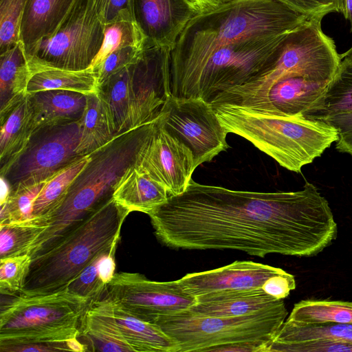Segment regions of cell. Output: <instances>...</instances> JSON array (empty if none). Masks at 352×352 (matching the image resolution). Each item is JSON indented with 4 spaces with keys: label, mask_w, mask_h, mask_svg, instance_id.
I'll list each match as a JSON object with an SVG mask.
<instances>
[{
    "label": "cell",
    "mask_w": 352,
    "mask_h": 352,
    "mask_svg": "<svg viewBox=\"0 0 352 352\" xmlns=\"http://www.w3.org/2000/svg\"><path fill=\"white\" fill-rule=\"evenodd\" d=\"M147 214L157 239L173 249L313 256L338 234L328 201L308 182L298 191L261 192L191 179L182 193Z\"/></svg>",
    "instance_id": "1"
},
{
    "label": "cell",
    "mask_w": 352,
    "mask_h": 352,
    "mask_svg": "<svg viewBox=\"0 0 352 352\" xmlns=\"http://www.w3.org/2000/svg\"><path fill=\"white\" fill-rule=\"evenodd\" d=\"M311 19L277 0H226L196 14L170 53V94L190 78L217 49L248 39L289 32Z\"/></svg>",
    "instance_id": "2"
},
{
    "label": "cell",
    "mask_w": 352,
    "mask_h": 352,
    "mask_svg": "<svg viewBox=\"0 0 352 352\" xmlns=\"http://www.w3.org/2000/svg\"><path fill=\"white\" fill-rule=\"evenodd\" d=\"M152 122L118 134L89 155L87 164L63 198L43 216L47 228L30 248L28 254L32 258L51 248L113 197L122 176L135 165Z\"/></svg>",
    "instance_id": "3"
},
{
    "label": "cell",
    "mask_w": 352,
    "mask_h": 352,
    "mask_svg": "<svg viewBox=\"0 0 352 352\" xmlns=\"http://www.w3.org/2000/svg\"><path fill=\"white\" fill-rule=\"evenodd\" d=\"M211 105L228 133L244 138L295 173L320 157L339 138L338 129L324 120L228 103Z\"/></svg>",
    "instance_id": "4"
},
{
    "label": "cell",
    "mask_w": 352,
    "mask_h": 352,
    "mask_svg": "<svg viewBox=\"0 0 352 352\" xmlns=\"http://www.w3.org/2000/svg\"><path fill=\"white\" fill-rule=\"evenodd\" d=\"M130 212L113 197L43 253L32 258L21 292L39 295L67 288L98 254L117 248Z\"/></svg>",
    "instance_id": "5"
},
{
    "label": "cell",
    "mask_w": 352,
    "mask_h": 352,
    "mask_svg": "<svg viewBox=\"0 0 352 352\" xmlns=\"http://www.w3.org/2000/svg\"><path fill=\"white\" fill-rule=\"evenodd\" d=\"M322 19H312L285 36L274 62L242 85L226 91L210 103H228L257 110L279 111L269 100L278 82L301 76L315 81H331L342 60L332 38L322 30Z\"/></svg>",
    "instance_id": "6"
},
{
    "label": "cell",
    "mask_w": 352,
    "mask_h": 352,
    "mask_svg": "<svg viewBox=\"0 0 352 352\" xmlns=\"http://www.w3.org/2000/svg\"><path fill=\"white\" fill-rule=\"evenodd\" d=\"M10 296L1 302L0 347L77 338L91 302L67 288L46 294Z\"/></svg>",
    "instance_id": "7"
},
{
    "label": "cell",
    "mask_w": 352,
    "mask_h": 352,
    "mask_svg": "<svg viewBox=\"0 0 352 352\" xmlns=\"http://www.w3.org/2000/svg\"><path fill=\"white\" fill-rule=\"evenodd\" d=\"M287 315L283 300L248 315L206 316L187 310L161 316L154 324L177 344L179 352L212 351L217 347L238 342H261L268 347Z\"/></svg>",
    "instance_id": "8"
},
{
    "label": "cell",
    "mask_w": 352,
    "mask_h": 352,
    "mask_svg": "<svg viewBox=\"0 0 352 352\" xmlns=\"http://www.w3.org/2000/svg\"><path fill=\"white\" fill-rule=\"evenodd\" d=\"M288 33L219 47L171 96L201 98L211 103L220 94L243 85L267 69L276 60Z\"/></svg>",
    "instance_id": "9"
},
{
    "label": "cell",
    "mask_w": 352,
    "mask_h": 352,
    "mask_svg": "<svg viewBox=\"0 0 352 352\" xmlns=\"http://www.w3.org/2000/svg\"><path fill=\"white\" fill-rule=\"evenodd\" d=\"M104 37L94 0H76L56 31L25 47L31 76L46 69L89 68Z\"/></svg>",
    "instance_id": "10"
},
{
    "label": "cell",
    "mask_w": 352,
    "mask_h": 352,
    "mask_svg": "<svg viewBox=\"0 0 352 352\" xmlns=\"http://www.w3.org/2000/svg\"><path fill=\"white\" fill-rule=\"evenodd\" d=\"M79 141L80 121L39 129L0 175L12 191L45 182L81 157L77 153Z\"/></svg>",
    "instance_id": "11"
},
{
    "label": "cell",
    "mask_w": 352,
    "mask_h": 352,
    "mask_svg": "<svg viewBox=\"0 0 352 352\" xmlns=\"http://www.w3.org/2000/svg\"><path fill=\"white\" fill-rule=\"evenodd\" d=\"M158 120L170 135L190 150L195 168L229 148L228 133L211 104L201 98L170 96Z\"/></svg>",
    "instance_id": "12"
},
{
    "label": "cell",
    "mask_w": 352,
    "mask_h": 352,
    "mask_svg": "<svg viewBox=\"0 0 352 352\" xmlns=\"http://www.w3.org/2000/svg\"><path fill=\"white\" fill-rule=\"evenodd\" d=\"M101 298L153 324L160 316L189 310L197 302L178 280L159 282L139 273L125 272L115 274Z\"/></svg>",
    "instance_id": "13"
},
{
    "label": "cell",
    "mask_w": 352,
    "mask_h": 352,
    "mask_svg": "<svg viewBox=\"0 0 352 352\" xmlns=\"http://www.w3.org/2000/svg\"><path fill=\"white\" fill-rule=\"evenodd\" d=\"M135 167L163 184L170 197L186 189L196 169L190 150L170 135L158 118L152 122Z\"/></svg>",
    "instance_id": "14"
},
{
    "label": "cell",
    "mask_w": 352,
    "mask_h": 352,
    "mask_svg": "<svg viewBox=\"0 0 352 352\" xmlns=\"http://www.w3.org/2000/svg\"><path fill=\"white\" fill-rule=\"evenodd\" d=\"M170 53L166 47H145L131 65V129L157 118L171 96Z\"/></svg>",
    "instance_id": "15"
},
{
    "label": "cell",
    "mask_w": 352,
    "mask_h": 352,
    "mask_svg": "<svg viewBox=\"0 0 352 352\" xmlns=\"http://www.w3.org/2000/svg\"><path fill=\"white\" fill-rule=\"evenodd\" d=\"M82 321L125 344L131 351H179L177 344L159 326L129 314L104 298L90 302Z\"/></svg>",
    "instance_id": "16"
},
{
    "label": "cell",
    "mask_w": 352,
    "mask_h": 352,
    "mask_svg": "<svg viewBox=\"0 0 352 352\" xmlns=\"http://www.w3.org/2000/svg\"><path fill=\"white\" fill-rule=\"evenodd\" d=\"M132 13L144 36V48L157 46L170 51L196 14L187 0H132Z\"/></svg>",
    "instance_id": "17"
},
{
    "label": "cell",
    "mask_w": 352,
    "mask_h": 352,
    "mask_svg": "<svg viewBox=\"0 0 352 352\" xmlns=\"http://www.w3.org/2000/svg\"><path fill=\"white\" fill-rule=\"evenodd\" d=\"M284 272L263 263L236 261L217 269L187 274L178 280L187 293L196 297L223 290L262 288L269 278Z\"/></svg>",
    "instance_id": "18"
},
{
    "label": "cell",
    "mask_w": 352,
    "mask_h": 352,
    "mask_svg": "<svg viewBox=\"0 0 352 352\" xmlns=\"http://www.w3.org/2000/svg\"><path fill=\"white\" fill-rule=\"evenodd\" d=\"M189 311L199 316L231 317L253 314L279 304L278 299L262 288L223 290L196 296Z\"/></svg>",
    "instance_id": "19"
},
{
    "label": "cell",
    "mask_w": 352,
    "mask_h": 352,
    "mask_svg": "<svg viewBox=\"0 0 352 352\" xmlns=\"http://www.w3.org/2000/svg\"><path fill=\"white\" fill-rule=\"evenodd\" d=\"M331 81H315L301 76L278 82L269 93L272 104L285 116L311 118L320 111Z\"/></svg>",
    "instance_id": "20"
},
{
    "label": "cell",
    "mask_w": 352,
    "mask_h": 352,
    "mask_svg": "<svg viewBox=\"0 0 352 352\" xmlns=\"http://www.w3.org/2000/svg\"><path fill=\"white\" fill-rule=\"evenodd\" d=\"M87 97L78 92L60 89L27 94L34 131L80 121L86 107Z\"/></svg>",
    "instance_id": "21"
},
{
    "label": "cell",
    "mask_w": 352,
    "mask_h": 352,
    "mask_svg": "<svg viewBox=\"0 0 352 352\" xmlns=\"http://www.w3.org/2000/svg\"><path fill=\"white\" fill-rule=\"evenodd\" d=\"M167 188L148 175L139 171L135 166L122 176L113 192V198L130 212L146 214L169 198Z\"/></svg>",
    "instance_id": "22"
},
{
    "label": "cell",
    "mask_w": 352,
    "mask_h": 352,
    "mask_svg": "<svg viewBox=\"0 0 352 352\" xmlns=\"http://www.w3.org/2000/svg\"><path fill=\"white\" fill-rule=\"evenodd\" d=\"M30 78L31 72L21 41L0 54V119L26 96Z\"/></svg>",
    "instance_id": "23"
},
{
    "label": "cell",
    "mask_w": 352,
    "mask_h": 352,
    "mask_svg": "<svg viewBox=\"0 0 352 352\" xmlns=\"http://www.w3.org/2000/svg\"><path fill=\"white\" fill-rule=\"evenodd\" d=\"M118 135L106 102L98 93L87 96L84 114L80 120L78 154L80 157L88 155L106 145Z\"/></svg>",
    "instance_id": "24"
},
{
    "label": "cell",
    "mask_w": 352,
    "mask_h": 352,
    "mask_svg": "<svg viewBox=\"0 0 352 352\" xmlns=\"http://www.w3.org/2000/svg\"><path fill=\"white\" fill-rule=\"evenodd\" d=\"M76 0H28L21 28V41L27 47L52 35Z\"/></svg>",
    "instance_id": "25"
},
{
    "label": "cell",
    "mask_w": 352,
    "mask_h": 352,
    "mask_svg": "<svg viewBox=\"0 0 352 352\" xmlns=\"http://www.w3.org/2000/svg\"><path fill=\"white\" fill-rule=\"evenodd\" d=\"M0 170H2L22 153L34 133L27 95L0 119Z\"/></svg>",
    "instance_id": "26"
},
{
    "label": "cell",
    "mask_w": 352,
    "mask_h": 352,
    "mask_svg": "<svg viewBox=\"0 0 352 352\" xmlns=\"http://www.w3.org/2000/svg\"><path fill=\"white\" fill-rule=\"evenodd\" d=\"M53 89L75 91L87 96L98 94L99 83L96 72L91 67L82 70H41L31 76L27 94Z\"/></svg>",
    "instance_id": "27"
},
{
    "label": "cell",
    "mask_w": 352,
    "mask_h": 352,
    "mask_svg": "<svg viewBox=\"0 0 352 352\" xmlns=\"http://www.w3.org/2000/svg\"><path fill=\"white\" fill-rule=\"evenodd\" d=\"M286 321L299 325L328 322L352 324V301L302 300L294 305Z\"/></svg>",
    "instance_id": "28"
},
{
    "label": "cell",
    "mask_w": 352,
    "mask_h": 352,
    "mask_svg": "<svg viewBox=\"0 0 352 352\" xmlns=\"http://www.w3.org/2000/svg\"><path fill=\"white\" fill-rule=\"evenodd\" d=\"M131 66L113 74L99 85L98 94L110 109L118 134L131 130Z\"/></svg>",
    "instance_id": "29"
},
{
    "label": "cell",
    "mask_w": 352,
    "mask_h": 352,
    "mask_svg": "<svg viewBox=\"0 0 352 352\" xmlns=\"http://www.w3.org/2000/svg\"><path fill=\"white\" fill-rule=\"evenodd\" d=\"M116 250L98 254L67 288L91 302L100 300L116 274Z\"/></svg>",
    "instance_id": "30"
},
{
    "label": "cell",
    "mask_w": 352,
    "mask_h": 352,
    "mask_svg": "<svg viewBox=\"0 0 352 352\" xmlns=\"http://www.w3.org/2000/svg\"><path fill=\"white\" fill-rule=\"evenodd\" d=\"M47 228L43 217L0 223V259L28 254Z\"/></svg>",
    "instance_id": "31"
},
{
    "label": "cell",
    "mask_w": 352,
    "mask_h": 352,
    "mask_svg": "<svg viewBox=\"0 0 352 352\" xmlns=\"http://www.w3.org/2000/svg\"><path fill=\"white\" fill-rule=\"evenodd\" d=\"M316 340L342 342L352 344V324L328 322L299 325L285 320L271 343H289Z\"/></svg>",
    "instance_id": "32"
},
{
    "label": "cell",
    "mask_w": 352,
    "mask_h": 352,
    "mask_svg": "<svg viewBox=\"0 0 352 352\" xmlns=\"http://www.w3.org/2000/svg\"><path fill=\"white\" fill-rule=\"evenodd\" d=\"M352 111V59L343 58L330 82L323 105L309 118L323 120L327 118Z\"/></svg>",
    "instance_id": "33"
},
{
    "label": "cell",
    "mask_w": 352,
    "mask_h": 352,
    "mask_svg": "<svg viewBox=\"0 0 352 352\" xmlns=\"http://www.w3.org/2000/svg\"><path fill=\"white\" fill-rule=\"evenodd\" d=\"M89 155L81 157L65 167L45 182L33 206V217L48 213L63 198L76 177L85 168Z\"/></svg>",
    "instance_id": "34"
},
{
    "label": "cell",
    "mask_w": 352,
    "mask_h": 352,
    "mask_svg": "<svg viewBox=\"0 0 352 352\" xmlns=\"http://www.w3.org/2000/svg\"><path fill=\"white\" fill-rule=\"evenodd\" d=\"M144 36L134 19H118L104 25L102 43L90 67H96L118 50L127 46L144 48Z\"/></svg>",
    "instance_id": "35"
},
{
    "label": "cell",
    "mask_w": 352,
    "mask_h": 352,
    "mask_svg": "<svg viewBox=\"0 0 352 352\" xmlns=\"http://www.w3.org/2000/svg\"><path fill=\"white\" fill-rule=\"evenodd\" d=\"M28 0H0V54L21 41V28Z\"/></svg>",
    "instance_id": "36"
},
{
    "label": "cell",
    "mask_w": 352,
    "mask_h": 352,
    "mask_svg": "<svg viewBox=\"0 0 352 352\" xmlns=\"http://www.w3.org/2000/svg\"><path fill=\"white\" fill-rule=\"evenodd\" d=\"M45 182L12 191L6 202L0 205V223L33 218V206Z\"/></svg>",
    "instance_id": "37"
},
{
    "label": "cell",
    "mask_w": 352,
    "mask_h": 352,
    "mask_svg": "<svg viewBox=\"0 0 352 352\" xmlns=\"http://www.w3.org/2000/svg\"><path fill=\"white\" fill-rule=\"evenodd\" d=\"M32 258L28 254L0 259V292L3 295L20 293L30 270Z\"/></svg>",
    "instance_id": "38"
},
{
    "label": "cell",
    "mask_w": 352,
    "mask_h": 352,
    "mask_svg": "<svg viewBox=\"0 0 352 352\" xmlns=\"http://www.w3.org/2000/svg\"><path fill=\"white\" fill-rule=\"evenodd\" d=\"M143 49L135 46L121 48L93 68L96 72L99 85L113 74L135 63Z\"/></svg>",
    "instance_id": "39"
},
{
    "label": "cell",
    "mask_w": 352,
    "mask_h": 352,
    "mask_svg": "<svg viewBox=\"0 0 352 352\" xmlns=\"http://www.w3.org/2000/svg\"><path fill=\"white\" fill-rule=\"evenodd\" d=\"M352 352V344L316 340L289 343H271L267 352Z\"/></svg>",
    "instance_id": "40"
},
{
    "label": "cell",
    "mask_w": 352,
    "mask_h": 352,
    "mask_svg": "<svg viewBox=\"0 0 352 352\" xmlns=\"http://www.w3.org/2000/svg\"><path fill=\"white\" fill-rule=\"evenodd\" d=\"M296 13L309 19H322L331 12H342V0H277Z\"/></svg>",
    "instance_id": "41"
},
{
    "label": "cell",
    "mask_w": 352,
    "mask_h": 352,
    "mask_svg": "<svg viewBox=\"0 0 352 352\" xmlns=\"http://www.w3.org/2000/svg\"><path fill=\"white\" fill-rule=\"evenodd\" d=\"M87 351L80 340L74 338L65 342H39L0 347L1 352Z\"/></svg>",
    "instance_id": "42"
},
{
    "label": "cell",
    "mask_w": 352,
    "mask_h": 352,
    "mask_svg": "<svg viewBox=\"0 0 352 352\" xmlns=\"http://www.w3.org/2000/svg\"><path fill=\"white\" fill-rule=\"evenodd\" d=\"M94 2L99 19L104 25L120 19H134L132 0H94Z\"/></svg>",
    "instance_id": "43"
},
{
    "label": "cell",
    "mask_w": 352,
    "mask_h": 352,
    "mask_svg": "<svg viewBox=\"0 0 352 352\" xmlns=\"http://www.w3.org/2000/svg\"><path fill=\"white\" fill-rule=\"evenodd\" d=\"M294 276L287 272L269 278L262 289L268 294L278 299H284L296 288Z\"/></svg>",
    "instance_id": "44"
},
{
    "label": "cell",
    "mask_w": 352,
    "mask_h": 352,
    "mask_svg": "<svg viewBox=\"0 0 352 352\" xmlns=\"http://www.w3.org/2000/svg\"><path fill=\"white\" fill-rule=\"evenodd\" d=\"M196 14L201 13L223 3L226 0H187Z\"/></svg>",
    "instance_id": "45"
},
{
    "label": "cell",
    "mask_w": 352,
    "mask_h": 352,
    "mask_svg": "<svg viewBox=\"0 0 352 352\" xmlns=\"http://www.w3.org/2000/svg\"><path fill=\"white\" fill-rule=\"evenodd\" d=\"M1 181V196L0 205L4 204L8 199L12 188L8 182L2 176H0Z\"/></svg>",
    "instance_id": "46"
},
{
    "label": "cell",
    "mask_w": 352,
    "mask_h": 352,
    "mask_svg": "<svg viewBox=\"0 0 352 352\" xmlns=\"http://www.w3.org/2000/svg\"><path fill=\"white\" fill-rule=\"evenodd\" d=\"M343 10L342 14L346 20L351 25V30H352V0H342Z\"/></svg>",
    "instance_id": "47"
},
{
    "label": "cell",
    "mask_w": 352,
    "mask_h": 352,
    "mask_svg": "<svg viewBox=\"0 0 352 352\" xmlns=\"http://www.w3.org/2000/svg\"><path fill=\"white\" fill-rule=\"evenodd\" d=\"M341 58H349L352 59V46L345 52L340 54Z\"/></svg>",
    "instance_id": "48"
}]
</instances>
